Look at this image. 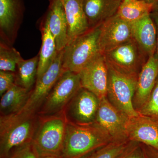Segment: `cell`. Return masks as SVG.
Returning a JSON list of instances; mask_svg holds the SVG:
<instances>
[{"mask_svg":"<svg viewBox=\"0 0 158 158\" xmlns=\"http://www.w3.org/2000/svg\"><path fill=\"white\" fill-rule=\"evenodd\" d=\"M132 38L131 24L122 19L116 14L101 25L99 44L102 53Z\"/></svg>","mask_w":158,"mask_h":158,"instance_id":"13","label":"cell"},{"mask_svg":"<svg viewBox=\"0 0 158 158\" xmlns=\"http://www.w3.org/2000/svg\"><path fill=\"white\" fill-rule=\"evenodd\" d=\"M63 50L58 52L52 63L45 72L37 79L25 105L18 114H37L51 90L64 72Z\"/></svg>","mask_w":158,"mask_h":158,"instance_id":"7","label":"cell"},{"mask_svg":"<svg viewBox=\"0 0 158 158\" xmlns=\"http://www.w3.org/2000/svg\"><path fill=\"white\" fill-rule=\"evenodd\" d=\"M103 54L109 65L136 77L149 59L133 38Z\"/></svg>","mask_w":158,"mask_h":158,"instance_id":"8","label":"cell"},{"mask_svg":"<svg viewBox=\"0 0 158 158\" xmlns=\"http://www.w3.org/2000/svg\"><path fill=\"white\" fill-rule=\"evenodd\" d=\"M154 9L153 5L142 0H122L116 14L131 23L150 14Z\"/></svg>","mask_w":158,"mask_h":158,"instance_id":"23","label":"cell"},{"mask_svg":"<svg viewBox=\"0 0 158 158\" xmlns=\"http://www.w3.org/2000/svg\"><path fill=\"white\" fill-rule=\"evenodd\" d=\"M22 59L12 46L0 42V71L16 72L18 62Z\"/></svg>","mask_w":158,"mask_h":158,"instance_id":"25","label":"cell"},{"mask_svg":"<svg viewBox=\"0 0 158 158\" xmlns=\"http://www.w3.org/2000/svg\"><path fill=\"white\" fill-rule=\"evenodd\" d=\"M127 133L131 141L141 142L158 151V121L139 114L129 118Z\"/></svg>","mask_w":158,"mask_h":158,"instance_id":"14","label":"cell"},{"mask_svg":"<svg viewBox=\"0 0 158 158\" xmlns=\"http://www.w3.org/2000/svg\"><path fill=\"white\" fill-rule=\"evenodd\" d=\"M39 158H64L62 156L54 155H45L40 156Z\"/></svg>","mask_w":158,"mask_h":158,"instance_id":"31","label":"cell"},{"mask_svg":"<svg viewBox=\"0 0 158 158\" xmlns=\"http://www.w3.org/2000/svg\"><path fill=\"white\" fill-rule=\"evenodd\" d=\"M156 156H157V158H158V152L157 153V154H156Z\"/></svg>","mask_w":158,"mask_h":158,"instance_id":"33","label":"cell"},{"mask_svg":"<svg viewBox=\"0 0 158 158\" xmlns=\"http://www.w3.org/2000/svg\"><path fill=\"white\" fill-rule=\"evenodd\" d=\"M101 25L90 29L67 44L63 49L62 67L64 71L79 73L102 53L99 44Z\"/></svg>","mask_w":158,"mask_h":158,"instance_id":"4","label":"cell"},{"mask_svg":"<svg viewBox=\"0 0 158 158\" xmlns=\"http://www.w3.org/2000/svg\"><path fill=\"white\" fill-rule=\"evenodd\" d=\"M38 114H15L0 116V158L15 148L31 143L38 127Z\"/></svg>","mask_w":158,"mask_h":158,"instance_id":"2","label":"cell"},{"mask_svg":"<svg viewBox=\"0 0 158 158\" xmlns=\"http://www.w3.org/2000/svg\"><path fill=\"white\" fill-rule=\"evenodd\" d=\"M15 73L0 71V96L15 84Z\"/></svg>","mask_w":158,"mask_h":158,"instance_id":"28","label":"cell"},{"mask_svg":"<svg viewBox=\"0 0 158 158\" xmlns=\"http://www.w3.org/2000/svg\"><path fill=\"white\" fill-rule=\"evenodd\" d=\"M39 61V54L27 60L22 58L19 60L15 72V84L27 90H32L37 81Z\"/></svg>","mask_w":158,"mask_h":158,"instance_id":"22","label":"cell"},{"mask_svg":"<svg viewBox=\"0 0 158 158\" xmlns=\"http://www.w3.org/2000/svg\"><path fill=\"white\" fill-rule=\"evenodd\" d=\"M114 141L98 125H78L68 123L62 156L64 158H83Z\"/></svg>","mask_w":158,"mask_h":158,"instance_id":"1","label":"cell"},{"mask_svg":"<svg viewBox=\"0 0 158 158\" xmlns=\"http://www.w3.org/2000/svg\"><path fill=\"white\" fill-rule=\"evenodd\" d=\"M61 1L68 22L69 43L89 31L90 28L83 9L82 0Z\"/></svg>","mask_w":158,"mask_h":158,"instance_id":"19","label":"cell"},{"mask_svg":"<svg viewBox=\"0 0 158 158\" xmlns=\"http://www.w3.org/2000/svg\"><path fill=\"white\" fill-rule=\"evenodd\" d=\"M138 112L158 121V79L147 101Z\"/></svg>","mask_w":158,"mask_h":158,"instance_id":"26","label":"cell"},{"mask_svg":"<svg viewBox=\"0 0 158 158\" xmlns=\"http://www.w3.org/2000/svg\"><path fill=\"white\" fill-rule=\"evenodd\" d=\"M45 16L51 33L56 40L58 52L64 49L68 43V26L65 9L61 0H49Z\"/></svg>","mask_w":158,"mask_h":158,"instance_id":"16","label":"cell"},{"mask_svg":"<svg viewBox=\"0 0 158 158\" xmlns=\"http://www.w3.org/2000/svg\"><path fill=\"white\" fill-rule=\"evenodd\" d=\"M138 144L129 140L113 141L83 158H120Z\"/></svg>","mask_w":158,"mask_h":158,"instance_id":"24","label":"cell"},{"mask_svg":"<svg viewBox=\"0 0 158 158\" xmlns=\"http://www.w3.org/2000/svg\"><path fill=\"white\" fill-rule=\"evenodd\" d=\"M128 117L108 100L101 99L94 123L106 130L114 141L129 140L127 133Z\"/></svg>","mask_w":158,"mask_h":158,"instance_id":"10","label":"cell"},{"mask_svg":"<svg viewBox=\"0 0 158 158\" xmlns=\"http://www.w3.org/2000/svg\"><path fill=\"white\" fill-rule=\"evenodd\" d=\"M40 28L42 35V44L39 53L37 79L48 69L58 52L56 40L51 33L48 21L45 16L41 20Z\"/></svg>","mask_w":158,"mask_h":158,"instance_id":"20","label":"cell"},{"mask_svg":"<svg viewBox=\"0 0 158 158\" xmlns=\"http://www.w3.org/2000/svg\"><path fill=\"white\" fill-rule=\"evenodd\" d=\"M120 158H146L138 144L126 153Z\"/></svg>","mask_w":158,"mask_h":158,"instance_id":"29","label":"cell"},{"mask_svg":"<svg viewBox=\"0 0 158 158\" xmlns=\"http://www.w3.org/2000/svg\"><path fill=\"white\" fill-rule=\"evenodd\" d=\"M150 15L155 24L157 31V46L156 54L158 57V9L154 8L151 12Z\"/></svg>","mask_w":158,"mask_h":158,"instance_id":"30","label":"cell"},{"mask_svg":"<svg viewBox=\"0 0 158 158\" xmlns=\"http://www.w3.org/2000/svg\"><path fill=\"white\" fill-rule=\"evenodd\" d=\"M154 8H157V9H158V4L156 7H155Z\"/></svg>","mask_w":158,"mask_h":158,"instance_id":"34","label":"cell"},{"mask_svg":"<svg viewBox=\"0 0 158 158\" xmlns=\"http://www.w3.org/2000/svg\"><path fill=\"white\" fill-rule=\"evenodd\" d=\"M132 38L148 58L156 52L157 31L150 14L131 23Z\"/></svg>","mask_w":158,"mask_h":158,"instance_id":"17","label":"cell"},{"mask_svg":"<svg viewBox=\"0 0 158 158\" xmlns=\"http://www.w3.org/2000/svg\"><path fill=\"white\" fill-rule=\"evenodd\" d=\"M38 116V127L32 142L39 155L62 156L68 124L63 111Z\"/></svg>","mask_w":158,"mask_h":158,"instance_id":"3","label":"cell"},{"mask_svg":"<svg viewBox=\"0 0 158 158\" xmlns=\"http://www.w3.org/2000/svg\"><path fill=\"white\" fill-rule=\"evenodd\" d=\"M82 88L100 99L107 94L108 68L103 54L100 53L79 73Z\"/></svg>","mask_w":158,"mask_h":158,"instance_id":"11","label":"cell"},{"mask_svg":"<svg viewBox=\"0 0 158 158\" xmlns=\"http://www.w3.org/2000/svg\"><path fill=\"white\" fill-rule=\"evenodd\" d=\"M39 156L35 146L31 142L12 150L4 158H39Z\"/></svg>","mask_w":158,"mask_h":158,"instance_id":"27","label":"cell"},{"mask_svg":"<svg viewBox=\"0 0 158 158\" xmlns=\"http://www.w3.org/2000/svg\"><path fill=\"white\" fill-rule=\"evenodd\" d=\"M31 91L15 84L1 96V116L10 115L19 112L25 105Z\"/></svg>","mask_w":158,"mask_h":158,"instance_id":"21","label":"cell"},{"mask_svg":"<svg viewBox=\"0 0 158 158\" xmlns=\"http://www.w3.org/2000/svg\"><path fill=\"white\" fill-rule=\"evenodd\" d=\"M100 101L95 94L81 88L63 110L68 123L78 125L94 123Z\"/></svg>","mask_w":158,"mask_h":158,"instance_id":"9","label":"cell"},{"mask_svg":"<svg viewBox=\"0 0 158 158\" xmlns=\"http://www.w3.org/2000/svg\"><path fill=\"white\" fill-rule=\"evenodd\" d=\"M158 79V57L155 53L147 60L138 76L133 105L137 112L150 95Z\"/></svg>","mask_w":158,"mask_h":158,"instance_id":"15","label":"cell"},{"mask_svg":"<svg viewBox=\"0 0 158 158\" xmlns=\"http://www.w3.org/2000/svg\"><path fill=\"white\" fill-rule=\"evenodd\" d=\"M122 0H82L90 29L102 24L117 13Z\"/></svg>","mask_w":158,"mask_h":158,"instance_id":"18","label":"cell"},{"mask_svg":"<svg viewBox=\"0 0 158 158\" xmlns=\"http://www.w3.org/2000/svg\"><path fill=\"white\" fill-rule=\"evenodd\" d=\"M23 0H0L1 41L12 46L23 21Z\"/></svg>","mask_w":158,"mask_h":158,"instance_id":"12","label":"cell"},{"mask_svg":"<svg viewBox=\"0 0 158 158\" xmlns=\"http://www.w3.org/2000/svg\"><path fill=\"white\" fill-rule=\"evenodd\" d=\"M142 1H144L145 2L148 3V4L153 5L154 6V8L158 4V0H142Z\"/></svg>","mask_w":158,"mask_h":158,"instance_id":"32","label":"cell"},{"mask_svg":"<svg viewBox=\"0 0 158 158\" xmlns=\"http://www.w3.org/2000/svg\"><path fill=\"white\" fill-rule=\"evenodd\" d=\"M107 64L108 84L106 97L114 106L129 118L138 116L139 114L133 102L138 77L122 73Z\"/></svg>","mask_w":158,"mask_h":158,"instance_id":"5","label":"cell"},{"mask_svg":"<svg viewBox=\"0 0 158 158\" xmlns=\"http://www.w3.org/2000/svg\"><path fill=\"white\" fill-rule=\"evenodd\" d=\"M81 88L79 73L64 71L37 114L50 115L61 113Z\"/></svg>","mask_w":158,"mask_h":158,"instance_id":"6","label":"cell"}]
</instances>
